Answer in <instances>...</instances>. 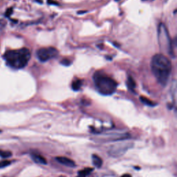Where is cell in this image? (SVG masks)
Segmentation results:
<instances>
[{
  "mask_svg": "<svg viewBox=\"0 0 177 177\" xmlns=\"http://www.w3.org/2000/svg\"><path fill=\"white\" fill-rule=\"evenodd\" d=\"M12 156V153L10 151H4V150H0V156L4 159H7V158L11 157Z\"/></svg>",
  "mask_w": 177,
  "mask_h": 177,
  "instance_id": "14",
  "label": "cell"
},
{
  "mask_svg": "<svg viewBox=\"0 0 177 177\" xmlns=\"http://www.w3.org/2000/svg\"><path fill=\"white\" fill-rule=\"evenodd\" d=\"M141 102H142L143 104H145V105L150 106V107H154V106H155V104L153 103L152 101L149 100V99L147 98L144 97V96H141Z\"/></svg>",
  "mask_w": 177,
  "mask_h": 177,
  "instance_id": "13",
  "label": "cell"
},
{
  "mask_svg": "<svg viewBox=\"0 0 177 177\" xmlns=\"http://www.w3.org/2000/svg\"><path fill=\"white\" fill-rule=\"evenodd\" d=\"M151 68L158 82L162 86H166L172 71L170 60L163 54H156L152 58Z\"/></svg>",
  "mask_w": 177,
  "mask_h": 177,
  "instance_id": "1",
  "label": "cell"
},
{
  "mask_svg": "<svg viewBox=\"0 0 177 177\" xmlns=\"http://www.w3.org/2000/svg\"><path fill=\"white\" fill-rule=\"evenodd\" d=\"M93 169L91 168V167H87V168H84L82 170L79 171L78 174H77V177H87L89 174L91 173V172H93Z\"/></svg>",
  "mask_w": 177,
  "mask_h": 177,
  "instance_id": "10",
  "label": "cell"
},
{
  "mask_svg": "<svg viewBox=\"0 0 177 177\" xmlns=\"http://www.w3.org/2000/svg\"><path fill=\"white\" fill-rule=\"evenodd\" d=\"M56 161L60 163V164L64 165V166L69 167H75V163L74 162V160L68 159L67 157L63 156H58L55 158Z\"/></svg>",
  "mask_w": 177,
  "mask_h": 177,
  "instance_id": "7",
  "label": "cell"
},
{
  "mask_svg": "<svg viewBox=\"0 0 177 177\" xmlns=\"http://www.w3.org/2000/svg\"><path fill=\"white\" fill-rule=\"evenodd\" d=\"M4 58L11 67L15 69H22L29 62L30 52L27 48L8 51L4 55Z\"/></svg>",
  "mask_w": 177,
  "mask_h": 177,
  "instance_id": "2",
  "label": "cell"
},
{
  "mask_svg": "<svg viewBox=\"0 0 177 177\" xmlns=\"http://www.w3.org/2000/svg\"><path fill=\"white\" fill-rule=\"evenodd\" d=\"M127 87H128V89L131 91H134V89L136 87V83L134 80L131 77H129L128 80H127Z\"/></svg>",
  "mask_w": 177,
  "mask_h": 177,
  "instance_id": "11",
  "label": "cell"
},
{
  "mask_svg": "<svg viewBox=\"0 0 177 177\" xmlns=\"http://www.w3.org/2000/svg\"><path fill=\"white\" fill-rule=\"evenodd\" d=\"M128 145L129 144L127 145V144H119V145H113L111 147L109 154L114 157H119L122 156L128 149Z\"/></svg>",
  "mask_w": 177,
  "mask_h": 177,
  "instance_id": "6",
  "label": "cell"
},
{
  "mask_svg": "<svg viewBox=\"0 0 177 177\" xmlns=\"http://www.w3.org/2000/svg\"><path fill=\"white\" fill-rule=\"evenodd\" d=\"M121 177H131V176L130 175V174H124V175H122Z\"/></svg>",
  "mask_w": 177,
  "mask_h": 177,
  "instance_id": "17",
  "label": "cell"
},
{
  "mask_svg": "<svg viewBox=\"0 0 177 177\" xmlns=\"http://www.w3.org/2000/svg\"><path fill=\"white\" fill-rule=\"evenodd\" d=\"M10 164L11 161H9V160H2V161L0 162V168L8 166Z\"/></svg>",
  "mask_w": 177,
  "mask_h": 177,
  "instance_id": "15",
  "label": "cell"
},
{
  "mask_svg": "<svg viewBox=\"0 0 177 177\" xmlns=\"http://www.w3.org/2000/svg\"><path fill=\"white\" fill-rule=\"evenodd\" d=\"M93 82L96 89L103 95H112L116 90V82L100 71L96 72L93 75Z\"/></svg>",
  "mask_w": 177,
  "mask_h": 177,
  "instance_id": "3",
  "label": "cell"
},
{
  "mask_svg": "<svg viewBox=\"0 0 177 177\" xmlns=\"http://www.w3.org/2000/svg\"><path fill=\"white\" fill-rule=\"evenodd\" d=\"M92 163H93V166L97 168H100L103 166L102 159L96 154L92 155Z\"/></svg>",
  "mask_w": 177,
  "mask_h": 177,
  "instance_id": "9",
  "label": "cell"
},
{
  "mask_svg": "<svg viewBox=\"0 0 177 177\" xmlns=\"http://www.w3.org/2000/svg\"><path fill=\"white\" fill-rule=\"evenodd\" d=\"M59 177H63V176H59Z\"/></svg>",
  "mask_w": 177,
  "mask_h": 177,
  "instance_id": "18",
  "label": "cell"
},
{
  "mask_svg": "<svg viewBox=\"0 0 177 177\" xmlns=\"http://www.w3.org/2000/svg\"><path fill=\"white\" fill-rule=\"evenodd\" d=\"M158 35H159V42L160 48L163 51L167 52L169 55H171V51L172 52V42L169 39L168 32L166 29V26L163 24H160L158 30Z\"/></svg>",
  "mask_w": 177,
  "mask_h": 177,
  "instance_id": "4",
  "label": "cell"
},
{
  "mask_svg": "<svg viewBox=\"0 0 177 177\" xmlns=\"http://www.w3.org/2000/svg\"><path fill=\"white\" fill-rule=\"evenodd\" d=\"M60 63L64 66H69V65H71V61L69 60V59L65 58V59H63L62 61H61Z\"/></svg>",
  "mask_w": 177,
  "mask_h": 177,
  "instance_id": "16",
  "label": "cell"
},
{
  "mask_svg": "<svg viewBox=\"0 0 177 177\" xmlns=\"http://www.w3.org/2000/svg\"><path fill=\"white\" fill-rule=\"evenodd\" d=\"M58 51L54 47L41 48L37 51V57L41 62H46L58 55Z\"/></svg>",
  "mask_w": 177,
  "mask_h": 177,
  "instance_id": "5",
  "label": "cell"
},
{
  "mask_svg": "<svg viewBox=\"0 0 177 177\" xmlns=\"http://www.w3.org/2000/svg\"><path fill=\"white\" fill-rule=\"evenodd\" d=\"M31 158L33 160L34 162L36 163L39 164H42V165H46L47 163L46 160L45 158L42 156L41 155L35 154H31Z\"/></svg>",
  "mask_w": 177,
  "mask_h": 177,
  "instance_id": "8",
  "label": "cell"
},
{
  "mask_svg": "<svg viewBox=\"0 0 177 177\" xmlns=\"http://www.w3.org/2000/svg\"><path fill=\"white\" fill-rule=\"evenodd\" d=\"M82 82L80 80H75V81L73 82L72 83V89L74 91H78L80 89V87H82Z\"/></svg>",
  "mask_w": 177,
  "mask_h": 177,
  "instance_id": "12",
  "label": "cell"
}]
</instances>
